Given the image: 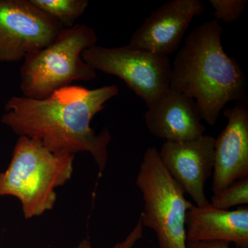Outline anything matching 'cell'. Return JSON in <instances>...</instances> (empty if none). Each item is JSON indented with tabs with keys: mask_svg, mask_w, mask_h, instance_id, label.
<instances>
[{
	"mask_svg": "<svg viewBox=\"0 0 248 248\" xmlns=\"http://www.w3.org/2000/svg\"><path fill=\"white\" fill-rule=\"evenodd\" d=\"M135 184L144 203L140 219L155 232L159 248H187L186 214L193 204L166 170L155 147L145 152Z\"/></svg>",
	"mask_w": 248,
	"mask_h": 248,
	"instance_id": "obj_5",
	"label": "cell"
},
{
	"mask_svg": "<svg viewBox=\"0 0 248 248\" xmlns=\"http://www.w3.org/2000/svg\"><path fill=\"white\" fill-rule=\"evenodd\" d=\"M210 205L220 210H229L236 205L248 203V177L236 181L228 187L213 194Z\"/></svg>",
	"mask_w": 248,
	"mask_h": 248,
	"instance_id": "obj_14",
	"label": "cell"
},
{
	"mask_svg": "<svg viewBox=\"0 0 248 248\" xmlns=\"http://www.w3.org/2000/svg\"><path fill=\"white\" fill-rule=\"evenodd\" d=\"M31 1L65 29L74 27L76 21L84 14L89 5L88 0H31Z\"/></svg>",
	"mask_w": 248,
	"mask_h": 248,
	"instance_id": "obj_13",
	"label": "cell"
},
{
	"mask_svg": "<svg viewBox=\"0 0 248 248\" xmlns=\"http://www.w3.org/2000/svg\"><path fill=\"white\" fill-rule=\"evenodd\" d=\"M119 93L115 84L92 90L71 85L45 99L14 96L5 104L1 122L19 137L39 140L55 154L90 153L102 173L107 164L110 134L107 128L96 133L91 124Z\"/></svg>",
	"mask_w": 248,
	"mask_h": 248,
	"instance_id": "obj_1",
	"label": "cell"
},
{
	"mask_svg": "<svg viewBox=\"0 0 248 248\" xmlns=\"http://www.w3.org/2000/svg\"><path fill=\"white\" fill-rule=\"evenodd\" d=\"M215 138L203 135L184 141H166L159 151L170 175L199 207L210 204L205 186L213 174Z\"/></svg>",
	"mask_w": 248,
	"mask_h": 248,
	"instance_id": "obj_8",
	"label": "cell"
},
{
	"mask_svg": "<svg viewBox=\"0 0 248 248\" xmlns=\"http://www.w3.org/2000/svg\"><path fill=\"white\" fill-rule=\"evenodd\" d=\"M213 6V16L215 20L223 21L227 24L237 21L244 14L248 0H210Z\"/></svg>",
	"mask_w": 248,
	"mask_h": 248,
	"instance_id": "obj_15",
	"label": "cell"
},
{
	"mask_svg": "<svg viewBox=\"0 0 248 248\" xmlns=\"http://www.w3.org/2000/svg\"><path fill=\"white\" fill-rule=\"evenodd\" d=\"M231 243L223 241H205L187 242V248H232Z\"/></svg>",
	"mask_w": 248,
	"mask_h": 248,
	"instance_id": "obj_17",
	"label": "cell"
},
{
	"mask_svg": "<svg viewBox=\"0 0 248 248\" xmlns=\"http://www.w3.org/2000/svg\"><path fill=\"white\" fill-rule=\"evenodd\" d=\"M144 120L150 133L166 141L193 140L205 131L195 100L170 89L148 108Z\"/></svg>",
	"mask_w": 248,
	"mask_h": 248,
	"instance_id": "obj_11",
	"label": "cell"
},
{
	"mask_svg": "<svg viewBox=\"0 0 248 248\" xmlns=\"http://www.w3.org/2000/svg\"><path fill=\"white\" fill-rule=\"evenodd\" d=\"M201 0H173L155 10L133 32L129 45L169 57L177 51L194 18L203 14Z\"/></svg>",
	"mask_w": 248,
	"mask_h": 248,
	"instance_id": "obj_9",
	"label": "cell"
},
{
	"mask_svg": "<svg viewBox=\"0 0 248 248\" xmlns=\"http://www.w3.org/2000/svg\"><path fill=\"white\" fill-rule=\"evenodd\" d=\"M219 23L208 21L186 37L172 65L170 89L195 100L202 120L215 125L228 102H247V82L241 64L228 56Z\"/></svg>",
	"mask_w": 248,
	"mask_h": 248,
	"instance_id": "obj_2",
	"label": "cell"
},
{
	"mask_svg": "<svg viewBox=\"0 0 248 248\" xmlns=\"http://www.w3.org/2000/svg\"><path fill=\"white\" fill-rule=\"evenodd\" d=\"M143 228L141 220L139 219L136 226L130 232L126 238L122 242L116 245L113 248H133L138 241L143 238ZM76 248H92V246L89 241L84 239L79 243V246Z\"/></svg>",
	"mask_w": 248,
	"mask_h": 248,
	"instance_id": "obj_16",
	"label": "cell"
},
{
	"mask_svg": "<svg viewBox=\"0 0 248 248\" xmlns=\"http://www.w3.org/2000/svg\"><path fill=\"white\" fill-rule=\"evenodd\" d=\"M82 58L94 71L120 78L148 108L170 90L172 64L169 57L152 53L130 45L86 49Z\"/></svg>",
	"mask_w": 248,
	"mask_h": 248,
	"instance_id": "obj_6",
	"label": "cell"
},
{
	"mask_svg": "<svg viewBox=\"0 0 248 248\" xmlns=\"http://www.w3.org/2000/svg\"><path fill=\"white\" fill-rule=\"evenodd\" d=\"M227 124L215 139L212 192L217 193L236 181L248 177V106L236 102L223 110Z\"/></svg>",
	"mask_w": 248,
	"mask_h": 248,
	"instance_id": "obj_10",
	"label": "cell"
},
{
	"mask_svg": "<svg viewBox=\"0 0 248 248\" xmlns=\"http://www.w3.org/2000/svg\"><path fill=\"white\" fill-rule=\"evenodd\" d=\"M97 41L96 31L86 24L63 28L51 44L24 58L20 69L22 96L45 99L74 81L95 79L97 72L84 62L82 53Z\"/></svg>",
	"mask_w": 248,
	"mask_h": 248,
	"instance_id": "obj_4",
	"label": "cell"
},
{
	"mask_svg": "<svg viewBox=\"0 0 248 248\" xmlns=\"http://www.w3.org/2000/svg\"><path fill=\"white\" fill-rule=\"evenodd\" d=\"M187 242L223 241L248 248V207L234 210L193 205L186 219Z\"/></svg>",
	"mask_w": 248,
	"mask_h": 248,
	"instance_id": "obj_12",
	"label": "cell"
},
{
	"mask_svg": "<svg viewBox=\"0 0 248 248\" xmlns=\"http://www.w3.org/2000/svg\"><path fill=\"white\" fill-rule=\"evenodd\" d=\"M73 161V155L55 154L36 139L19 137L9 167L0 173V197L17 198L25 218L40 216L53 208L55 189L71 179Z\"/></svg>",
	"mask_w": 248,
	"mask_h": 248,
	"instance_id": "obj_3",
	"label": "cell"
},
{
	"mask_svg": "<svg viewBox=\"0 0 248 248\" xmlns=\"http://www.w3.org/2000/svg\"><path fill=\"white\" fill-rule=\"evenodd\" d=\"M62 29L31 0H0V62L20 61L51 44Z\"/></svg>",
	"mask_w": 248,
	"mask_h": 248,
	"instance_id": "obj_7",
	"label": "cell"
}]
</instances>
